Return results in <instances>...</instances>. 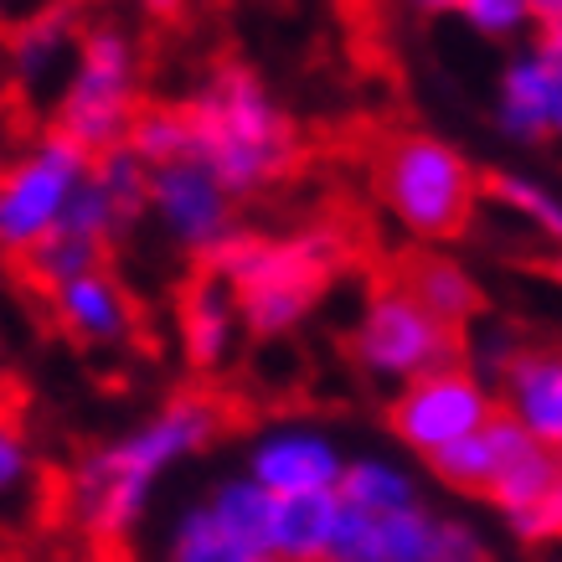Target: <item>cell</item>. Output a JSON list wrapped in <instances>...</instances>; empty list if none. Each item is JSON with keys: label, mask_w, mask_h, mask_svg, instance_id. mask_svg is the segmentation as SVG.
<instances>
[{"label": "cell", "mask_w": 562, "mask_h": 562, "mask_svg": "<svg viewBox=\"0 0 562 562\" xmlns=\"http://www.w3.org/2000/svg\"><path fill=\"white\" fill-rule=\"evenodd\" d=\"M103 258H109V248L99 238H88V233L63 222L57 233H47L32 254L21 258V269H26V279H32L36 290L52 294V290H63V284H72V279H83V273L103 269Z\"/></svg>", "instance_id": "44dd1931"}, {"label": "cell", "mask_w": 562, "mask_h": 562, "mask_svg": "<svg viewBox=\"0 0 562 562\" xmlns=\"http://www.w3.org/2000/svg\"><path fill=\"white\" fill-rule=\"evenodd\" d=\"M501 382H506V413L516 424L542 449H562V351L516 346V357L501 367Z\"/></svg>", "instance_id": "9a60e30c"}, {"label": "cell", "mask_w": 562, "mask_h": 562, "mask_svg": "<svg viewBox=\"0 0 562 562\" xmlns=\"http://www.w3.org/2000/svg\"><path fill=\"white\" fill-rule=\"evenodd\" d=\"M537 72H542V93H547V130L562 135V47L552 42H537Z\"/></svg>", "instance_id": "f1b7e54d"}, {"label": "cell", "mask_w": 562, "mask_h": 562, "mask_svg": "<svg viewBox=\"0 0 562 562\" xmlns=\"http://www.w3.org/2000/svg\"><path fill=\"white\" fill-rule=\"evenodd\" d=\"M341 527V495H290L273 501L269 562H330Z\"/></svg>", "instance_id": "ac0fdd59"}, {"label": "cell", "mask_w": 562, "mask_h": 562, "mask_svg": "<svg viewBox=\"0 0 562 562\" xmlns=\"http://www.w3.org/2000/svg\"><path fill=\"white\" fill-rule=\"evenodd\" d=\"M336 495H341L346 512H361V516H392V512L418 506L413 475L392 460H351L341 485H336Z\"/></svg>", "instance_id": "ffe728a7"}, {"label": "cell", "mask_w": 562, "mask_h": 562, "mask_svg": "<svg viewBox=\"0 0 562 562\" xmlns=\"http://www.w3.org/2000/svg\"><path fill=\"white\" fill-rule=\"evenodd\" d=\"M558 460H562V449H558Z\"/></svg>", "instance_id": "4dcf8cb0"}, {"label": "cell", "mask_w": 562, "mask_h": 562, "mask_svg": "<svg viewBox=\"0 0 562 562\" xmlns=\"http://www.w3.org/2000/svg\"><path fill=\"white\" fill-rule=\"evenodd\" d=\"M460 16L470 21L475 32L506 42V36H516V32H527L531 26V5H516V0H464Z\"/></svg>", "instance_id": "4316f807"}, {"label": "cell", "mask_w": 562, "mask_h": 562, "mask_svg": "<svg viewBox=\"0 0 562 562\" xmlns=\"http://www.w3.org/2000/svg\"><path fill=\"white\" fill-rule=\"evenodd\" d=\"M501 124L521 139H547V93H542V72H537V57H516L506 68V83H501Z\"/></svg>", "instance_id": "cb8c5ba5"}, {"label": "cell", "mask_w": 562, "mask_h": 562, "mask_svg": "<svg viewBox=\"0 0 562 562\" xmlns=\"http://www.w3.org/2000/svg\"><path fill=\"white\" fill-rule=\"evenodd\" d=\"M346 475L341 449L325 439L321 428H269L248 449V480H258L269 495H330Z\"/></svg>", "instance_id": "30bf717a"}, {"label": "cell", "mask_w": 562, "mask_h": 562, "mask_svg": "<svg viewBox=\"0 0 562 562\" xmlns=\"http://www.w3.org/2000/svg\"><path fill=\"white\" fill-rule=\"evenodd\" d=\"M346 258H351V243L330 222H315V227H300L284 238L238 227L206 258V269L238 294L243 330L279 341L294 325L310 321V310L321 305L325 290L336 284V273L346 269Z\"/></svg>", "instance_id": "7a4b0ae2"}, {"label": "cell", "mask_w": 562, "mask_h": 562, "mask_svg": "<svg viewBox=\"0 0 562 562\" xmlns=\"http://www.w3.org/2000/svg\"><path fill=\"white\" fill-rule=\"evenodd\" d=\"M273 501L258 480L248 475H233L212 485V495L202 501V512L217 521V531H227L243 552H254L258 562H269V531H273Z\"/></svg>", "instance_id": "d6986e66"}, {"label": "cell", "mask_w": 562, "mask_h": 562, "mask_svg": "<svg viewBox=\"0 0 562 562\" xmlns=\"http://www.w3.org/2000/svg\"><path fill=\"white\" fill-rule=\"evenodd\" d=\"M145 212H150V166L130 145H120V150L93 155V171H88L83 191L72 202L68 227H78V233H88V238H99L109 248Z\"/></svg>", "instance_id": "8fae6325"}, {"label": "cell", "mask_w": 562, "mask_h": 562, "mask_svg": "<svg viewBox=\"0 0 562 562\" xmlns=\"http://www.w3.org/2000/svg\"><path fill=\"white\" fill-rule=\"evenodd\" d=\"M78 42H83V26H78L68 11H47V16L21 21L16 32H11V42H5V57H11L16 83L21 88L68 83Z\"/></svg>", "instance_id": "e0dca14e"}, {"label": "cell", "mask_w": 562, "mask_h": 562, "mask_svg": "<svg viewBox=\"0 0 562 562\" xmlns=\"http://www.w3.org/2000/svg\"><path fill=\"white\" fill-rule=\"evenodd\" d=\"M527 269H531V273H542L547 284H558V290H562V248H552V254H537V258L527 263Z\"/></svg>", "instance_id": "f546056e"}, {"label": "cell", "mask_w": 562, "mask_h": 562, "mask_svg": "<svg viewBox=\"0 0 562 562\" xmlns=\"http://www.w3.org/2000/svg\"><path fill=\"white\" fill-rule=\"evenodd\" d=\"M47 305H52V321L63 325V336H72L78 346L109 351V346H130L139 330L135 300H130V290L109 269H93L83 279L63 284V290H52Z\"/></svg>", "instance_id": "7c38bea8"}, {"label": "cell", "mask_w": 562, "mask_h": 562, "mask_svg": "<svg viewBox=\"0 0 562 562\" xmlns=\"http://www.w3.org/2000/svg\"><path fill=\"white\" fill-rule=\"evenodd\" d=\"M372 187L392 222L424 243L460 238L480 206V176L454 145L434 135H387L372 155Z\"/></svg>", "instance_id": "277c9868"}, {"label": "cell", "mask_w": 562, "mask_h": 562, "mask_svg": "<svg viewBox=\"0 0 562 562\" xmlns=\"http://www.w3.org/2000/svg\"><path fill=\"white\" fill-rule=\"evenodd\" d=\"M495 413H501V403L491 397V387L470 367H449V372L408 382L392 397L387 418H392V434L408 443L413 454L439 460L443 449H454L470 434H480Z\"/></svg>", "instance_id": "ba28073f"}, {"label": "cell", "mask_w": 562, "mask_h": 562, "mask_svg": "<svg viewBox=\"0 0 562 562\" xmlns=\"http://www.w3.org/2000/svg\"><path fill=\"white\" fill-rule=\"evenodd\" d=\"M531 434L521 424H516L512 413L501 408L491 418V424L480 428V434H470L464 443H454V449H443L434 464V475L449 485V491H464V495H480V501H495V491H501V480L512 475L516 464H521V454L531 449Z\"/></svg>", "instance_id": "5bb4252c"}, {"label": "cell", "mask_w": 562, "mask_h": 562, "mask_svg": "<svg viewBox=\"0 0 562 562\" xmlns=\"http://www.w3.org/2000/svg\"><path fill=\"white\" fill-rule=\"evenodd\" d=\"M222 428H227L222 397H212V392H176L171 403H160L145 424L99 443V449H88L78 470L68 475L72 527L93 537L99 547L124 542L150 512V495L160 485V475L171 464L191 460L196 449H206Z\"/></svg>", "instance_id": "6da1fadb"}, {"label": "cell", "mask_w": 562, "mask_h": 562, "mask_svg": "<svg viewBox=\"0 0 562 562\" xmlns=\"http://www.w3.org/2000/svg\"><path fill=\"white\" fill-rule=\"evenodd\" d=\"M480 196L495 202L501 212H512L516 222H531L547 243H562V202L558 196H547L542 187H531V181H521V176L491 171V176H480Z\"/></svg>", "instance_id": "603a6c76"}, {"label": "cell", "mask_w": 562, "mask_h": 562, "mask_svg": "<svg viewBox=\"0 0 562 562\" xmlns=\"http://www.w3.org/2000/svg\"><path fill=\"white\" fill-rule=\"evenodd\" d=\"M512 521V531L521 537L527 547H552V542H562V475L547 485L531 506H521L516 516H506Z\"/></svg>", "instance_id": "484cf974"}, {"label": "cell", "mask_w": 562, "mask_h": 562, "mask_svg": "<svg viewBox=\"0 0 562 562\" xmlns=\"http://www.w3.org/2000/svg\"><path fill=\"white\" fill-rule=\"evenodd\" d=\"M176 336L181 351L196 372H222L243 336V315H238V294L222 284L212 269L191 273L187 290L176 294Z\"/></svg>", "instance_id": "4fadbf2b"}, {"label": "cell", "mask_w": 562, "mask_h": 562, "mask_svg": "<svg viewBox=\"0 0 562 562\" xmlns=\"http://www.w3.org/2000/svg\"><path fill=\"white\" fill-rule=\"evenodd\" d=\"M93 171V150L63 130H47L0 171V248L26 258L36 243L72 217V202Z\"/></svg>", "instance_id": "52a82bcc"}, {"label": "cell", "mask_w": 562, "mask_h": 562, "mask_svg": "<svg viewBox=\"0 0 562 562\" xmlns=\"http://www.w3.org/2000/svg\"><path fill=\"white\" fill-rule=\"evenodd\" d=\"M124 145H130L150 171H160V166H181V160H196V130H191L187 103H145Z\"/></svg>", "instance_id": "7402d4cb"}, {"label": "cell", "mask_w": 562, "mask_h": 562, "mask_svg": "<svg viewBox=\"0 0 562 562\" xmlns=\"http://www.w3.org/2000/svg\"><path fill=\"white\" fill-rule=\"evenodd\" d=\"M464 330L443 325L428 315L408 290H397L392 279L372 284L351 325V361L376 382H418V376L464 367Z\"/></svg>", "instance_id": "8992f818"}, {"label": "cell", "mask_w": 562, "mask_h": 562, "mask_svg": "<svg viewBox=\"0 0 562 562\" xmlns=\"http://www.w3.org/2000/svg\"><path fill=\"white\" fill-rule=\"evenodd\" d=\"M139 42L120 21L83 26L78 57L57 93V130L83 150H120L139 120Z\"/></svg>", "instance_id": "5b68a950"}, {"label": "cell", "mask_w": 562, "mask_h": 562, "mask_svg": "<svg viewBox=\"0 0 562 562\" xmlns=\"http://www.w3.org/2000/svg\"><path fill=\"white\" fill-rule=\"evenodd\" d=\"M387 279L397 290H408L428 315H439L443 325H454V330H464V325L485 310V294H480V284L464 273V263L434 254V248H418V254L397 258V269H392Z\"/></svg>", "instance_id": "2e32d148"}, {"label": "cell", "mask_w": 562, "mask_h": 562, "mask_svg": "<svg viewBox=\"0 0 562 562\" xmlns=\"http://www.w3.org/2000/svg\"><path fill=\"white\" fill-rule=\"evenodd\" d=\"M196 160L233 196L279 187L300 166V130L248 63H217L187 99Z\"/></svg>", "instance_id": "3957f363"}, {"label": "cell", "mask_w": 562, "mask_h": 562, "mask_svg": "<svg viewBox=\"0 0 562 562\" xmlns=\"http://www.w3.org/2000/svg\"><path fill=\"white\" fill-rule=\"evenodd\" d=\"M166 562H258L254 552H243L227 531H217V521L196 506L176 521V537H171V552Z\"/></svg>", "instance_id": "d4e9b609"}, {"label": "cell", "mask_w": 562, "mask_h": 562, "mask_svg": "<svg viewBox=\"0 0 562 562\" xmlns=\"http://www.w3.org/2000/svg\"><path fill=\"white\" fill-rule=\"evenodd\" d=\"M150 217L160 233L196 258H212L238 233V196L206 171L202 160L160 166L150 171Z\"/></svg>", "instance_id": "9c48e42d"}, {"label": "cell", "mask_w": 562, "mask_h": 562, "mask_svg": "<svg viewBox=\"0 0 562 562\" xmlns=\"http://www.w3.org/2000/svg\"><path fill=\"white\" fill-rule=\"evenodd\" d=\"M26 480H32V443L16 424L0 418V501H11Z\"/></svg>", "instance_id": "83f0119b"}]
</instances>
